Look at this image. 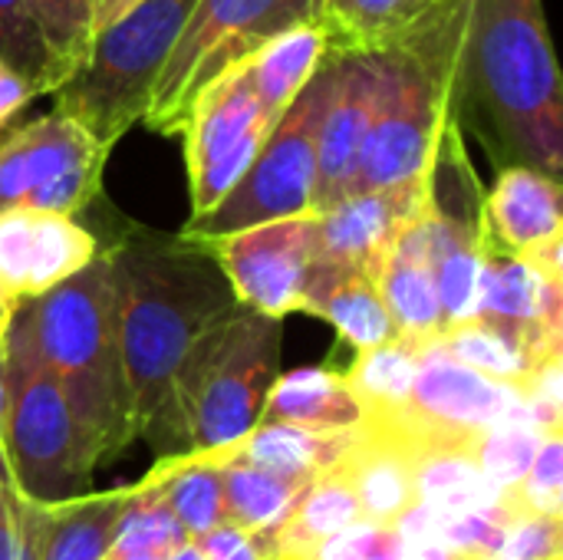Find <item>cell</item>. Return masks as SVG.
Listing matches in <instances>:
<instances>
[{
	"label": "cell",
	"instance_id": "23",
	"mask_svg": "<svg viewBox=\"0 0 563 560\" xmlns=\"http://www.w3.org/2000/svg\"><path fill=\"white\" fill-rule=\"evenodd\" d=\"M261 422H287L317 432L353 429L363 422V409L350 393L343 373L327 366H303L280 373L264 399Z\"/></svg>",
	"mask_w": 563,
	"mask_h": 560
},
{
	"label": "cell",
	"instance_id": "47",
	"mask_svg": "<svg viewBox=\"0 0 563 560\" xmlns=\"http://www.w3.org/2000/svg\"><path fill=\"white\" fill-rule=\"evenodd\" d=\"M16 304H20V300H13V297L7 294L3 281H0V333H3V327H7V320H10V314H13Z\"/></svg>",
	"mask_w": 563,
	"mask_h": 560
},
{
	"label": "cell",
	"instance_id": "33",
	"mask_svg": "<svg viewBox=\"0 0 563 560\" xmlns=\"http://www.w3.org/2000/svg\"><path fill=\"white\" fill-rule=\"evenodd\" d=\"M36 30L49 50L59 73V86L82 66L96 36V3L92 0H30Z\"/></svg>",
	"mask_w": 563,
	"mask_h": 560
},
{
	"label": "cell",
	"instance_id": "2",
	"mask_svg": "<svg viewBox=\"0 0 563 560\" xmlns=\"http://www.w3.org/2000/svg\"><path fill=\"white\" fill-rule=\"evenodd\" d=\"M452 116L498 162L561 178L563 92L544 0H468Z\"/></svg>",
	"mask_w": 563,
	"mask_h": 560
},
{
	"label": "cell",
	"instance_id": "6",
	"mask_svg": "<svg viewBox=\"0 0 563 560\" xmlns=\"http://www.w3.org/2000/svg\"><path fill=\"white\" fill-rule=\"evenodd\" d=\"M7 409L0 446L16 492L30 502L53 505L82 495L96 462L89 459L66 396L43 363L23 304L3 327Z\"/></svg>",
	"mask_w": 563,
	"mask_h": 560
},
{
	"label": "cell",
	"instance_id": "8",
	"mask_svg": "<svg viewBox=\"0 0 563 560\" xmlns=\"http://www.w3.org/2000/svg\"><path fill=\"white\" fill-rule=\"evenodd\" d=\"M317 13L320 0H198L155 79L142 122L158 135H181L205 89Z\"/></svg>",
	"mask_w": 563,
	"mask_h": 560
},
{
	"label": "cell",
	"instance_id": "15",
	"mask_svg": "<svg viewBox=\"0 0 563 560\" xmlns=\"http://www.w3.org/2000/svg\"><path fill=\"white\" fill-rule=\"evenodd\" d=\"M327 56H330V89L317 125L313 211H323L350 195L360 149L376 119L379 89H383V63L376 53L327 50Z\"/></svg>",
	"mask_w": 563,
	"mask_h": 560
},
{
	"label": "cell",
	"instance_id": "32",
	"mask_svg": "<svg viewBox=\"0 0 563 560\" xmlns=\"http://www.w3.org/2000/svg\"><path fill=\"white\" fill-rule=\"evenodd\" d=\"M432 343L442 353H449L452 360H459L498 383H511V386H518L525 380V373L538 363L531 356V350L525 343H518L508 330L485 323L478 317L445 327Z\"/></svg>",
	"mask_w": 563,
	"mask_h": 560
},
{
	"label": "cell",
	"instance_id": "3",
	"mask_svg": "<svg viewBox=\"0 0 563 560\" xmlns=\"http://www.w3.org/2000/svg\"><path fill=\"white\" fill-rule=\"evenodd\" d=\"M280 343L284 317L238 304L195 340L139 439L152 446L155 459H165L224 449L247 436L280 376Z\"/></svg>",
	"mask_w": 563,
	"mask_h": 560
},
{
	"label": "cell",
	"instance_id": "26",
	"mask_svg": "<svg viewBox=\"0 0 563 560\" xmlns=\"http://www.w3.org/2000/svg\"><path fill=\"white\" fill-rule=\"evenodd\" d=\"M132 485L109 492H82L49 505L40 560H102L115 541Z\"/></svg>",
	"mask_w": 563,
	"mask_h": 560
},
{
	"label": "cell",
	"instance_id": "9",
	"mask_svg": "<svg viewBox=\"0 0 563 560\" xmlns=\"http://www.w3.org/2000/svg\"><path fill=\"white\" fill-rule=\"evenodd\" d=\"M330 89V56L317 76L294 96L284 116L267 132L238 185L201 218H188L181 234L208 241L244 231L264 221H280L313 211L317 188V125Z\"/></svg>",
	"mask_w": 563,
	"mask_h": 560
},
{
	"label": "cell",
	"instance_id": "34",
	"mask_svg": "<svg viewBox=\"0 0 563 560\" xmlns=\"http://www.w3.org/2000/svg\"><path fill=\"white\" fill-rule=\"evenodd\" d=\"M185 541H191L188 531L181 528V521L175 518L168 502L155 492V485L148 479L135 482L112 545L139 548V551H155V554L168 558Z\"/></svg>",
	"mask_w": 563,
	"mask_h": 560
},
{
	"label": "cell",
	"instance_id": "45",
	"mask_svg": "<svg viewBox=\"0 0 563 560\" xmlns=\"http://www.w3.org/2000/svg\"><path fill=\"white\" fill-rule=\"evenodd\" d=\"M102 560H165L155 551H139V548H122V545H109V551L102 554Z\"/></svg>",
	"mask_w": 563,
	"mask_h": 560
},
{
	"label": "cell",
	"instance_id": "30",
	"mask_svg": "<svg viewBox=\"0 0 563 560\" xmlns=\"http://www.w3.org/2000/svg\"><path fill=\"white\" fill-rule=\"evenodd\" d=\"M419 356L422 343L406 337H396L369 350H356V360L350 363L343 380L356 396L363 416L396 413L409 399V389L419 373Z\"/></svg>",
	"mask_w": 563,
	"mask_h": 560
},
{
	"label": "cell",
	"instance_id": "24",
	"mask_svg": "<svg viewBox=\"0 0 563 560\" xmlns=\"http://www.w3.org/2000/svg\"><path fill=\"white\" fill-rule=\"evenodd\" d=\"M327 50H330L327 30L320 17H313L284 30L251 63H244L251 89L271 122H277L284 109L294 102V96L317 76V69L327 59Z\"/></svg>",
	"mask_w": 563,
	"mask_h": 560
},
{
	"label": "cell",
	"instance_id": "44",
	"mask_svg": "<svg viewBox=\"0 0 563 560\" xmlns=\"http://www.w3.org/2000/svg\"><path fill=\"white\" fill-rule=\"evenodd\" d=\"M96 3V33L106 26V23H112L119 13H125L135 0H92Z\"/></svg>",
	"mask_w": 563,
	"mask_h": 560
},
{
	"label": "cell",
	"instance_id": "50",
	"mask_svg": "<svg viewBox=\"0 0 563 560\" xmlns=\"http://www.w3.org/2000/svg\"><path fill=\"white\" fill-rule=\"evenodd\" d=\"M0 340H3V333H0Z\"/></svg>",
	"mask_w": 563,
	"mask_h": 560
},
{
	"label": "cell",
	"instance_id": "28",
	"mask_svg": "<svg viewBox=\"0 0 563 560\" xmlns=\"http://www.w3.org/2000/svg\"><path fill=\"white\" fill-rule=\"evenodd\" d=\"M155 492L168 502L188 538H201L224 521L221 505V472L211 459L188 452V455H165L155 459V469L145 475Z\"/></svg>",
	"mask_w": 563,
	"mask_h": 560
},
{
	"label": "cell",
	"instance_id": "38",
	"mask_svg": "<svg viewBox=\"0 0 563 560\" xmlns=\"http://www.w3.org/2000/svg\"><path fill=\"white\" fill-rule=\"evenodd\" d=\"M49 505L30 502L0 482V560H40Z\"/></svg>",
	"mask_w": 563,
	"mask_h": 560
},
{
	"label": "cell",
	"instance_id": "11",
	"mask_svg": "<svg viewBox=\"0 0 563 560\" xmlns=\"http://www.w3.org/2000/svg\"><path fill=\"white\" fill-rule=\"evenodd\" d=\"M432 274L445 327L475 317L485 261V188L465 155L462 122L449 119L426 172Z\"/></svg>",
	"mask_w": 563,
	"mask_h": 560
},
{
	"label": "cell",
	"instance_id": "31",
	"mask_svg": "<svg viewBox=\"0 0 563 560\" xmlns=\"http://www.w3.org/2000/svg\"><path fill=\"white\" fill-rule=\"evenodd\" d=\"M99 254V241L73 215H33V254L23 297H36L79 274Z\"/></svg>",
	"mask_w": 563,
	"mask_h": 560
},
{
	"label": "cell",
	"instance_id": "46",
	"mask_svg": "<svg viewBox=\"0 0 563 560\" xmlns=\"http://www.w3.org/2000/svg\"><path fill=\"white\" fill-rule=\"evenodd\" d=\"M165 560H208V558H205V551H201L195 541H185L181 548H175V551H172Z\"/></svg>",
	"mask_w": 563,
	"mask_h": 560
},
{
	"label": "cell",
	"instance_id": "1",
	"mask_svg": "<svg viewBox=\"0 0 563 560\" xmlns=\"http://www.w3.org/2000/svg\"><path fill=\"white\" fill-rule=\"evenodd\" d=\"M115 340L129 389L135 439L162 409L195 340L238 307L211 254L188 234L132 228L106 248Z\"/></svg>",
	"mask_w": 563,
	"mask_h": 560
},
{
	"label": "cell",
	"instance_id": "43",
	"mask_svg": "<svg viewBox=\"0 0 563 560\" xmlns=\"http://www.w3.org/2000/svg\"><path fill=\"white\" fill-rule=\"evenodd\" d=\"M396 560H465L439 541H406Z\"/></svg>",
	"mask_w": 563,
	"mask_h": 560
},
{
	"label": "cell",
	"instance_id": "27",
	"mask_svg": "<svg viewBox=\"0 0 563 560\" xmlns=\"http://www.w3.org/2000/svg\"><path fill=\"white\" fill-rule=\"evenodd\" d=\"M435 0H320L330 50L376 53L412 30Z\"/></svg>",
	"mask_w": 563,
	"mask_h": 560
},
{
	"label": "cell",
	"instance_id": "10",
	"mask_svg": "<svg viewBox=\"0 0 563 560\" xmlns=\"http://www.w3.org/2000/svg\"><path fill=\"white\" fill-rule=\"evenodd\" d=\"M508 419L534 422L521 393L511 383H498L452 360L435 343H422L419 373L409 389V399L396 413L363 416L366 426L389 432L412 452H422L432 446L478 442L485 429L508 422Z\"/></svg>",
	"mask_w": 563,
	"mask_h": 560
},
{
	"label": "cell",
	"instance_id": "21",
	"mask_svg": "<svg viewBox=\"0 0 563 560\" xmlns=\"http://www.w3.org/2000/svg\"><path fill=\"white\" fill-rule=\"evenodd\" d=\"M376 287L399 337L416 343H432L445 330L435 274H432V238H429L426 211L393 244L389 257L376 274Z\"/></svg>",
	"mask_w": 563,
	"mask_h": 560
},
{
	"label": "cell",
	"instance_id": "48",
	"mask_svg": "<svg viewBox=\"0 0 563 560\" xmlns=\"http://www.w3.org/2000/svg\"><path fill=\"white\" fill-rule=\"evenodd\" d=\"M3 409H7V380H3V340H0V432H3Z\"/></svg>",
	"mask_w": 563,
	"mask_h": 560
},
{
	"label": "cell",
	"instance_id": "41",
	"mask_svg": "<svg viewBox=\"0 0 563 560\" xmlns=\"http://www.w3.org/2000/svg\"><path fill=\"white\" fill-rule=\"evenodd\" d=\"M195 545L205 551L208 560H271L267 558V545H264L261 535L241 531V528H234L228 521H221L208 535L195 538Z\"/></svg>",
	"mask_w": 563,
	"mask_h": 560
},
{
	"label": "cell",
	"instance_id": "20",
	"mask_svg": "<svg viewBox=\"0 0 563 560\" xmlns=\"http://www.w3.org/2000/svg\"><path fill=\"white\" fill-rule=\"evenodd\" d=\"M300 314L327 320L353 350H369L399 337L376 281L356 267L323 257L310 261Z\"/></svg>",
	"mask_w": 563,
	"mask_h": 560
},
{
	"label": "cell",
	"instance_id": "14",
	"mask_svg": "<svg viewBox=\"0 0 563 560\" xmlns=\"http://www.w3.org/2000/svg\"><path fill=\"white\" fill-rule=\"evenodd\" d=\"M205 244L218 257L238 304L271 317L300 314L303 281L313 261L310 215L264 221L244 231L208 238Z\"/></svg>",
	"mask_w": 563,
	"mask_h": 560
},
{
	"label": "cell",
	"instance_id": "37",
	"mask_svg": "<svg viewBox=\"0 0 563 560\" xmlns=\"http://www.w3.org/2000/svg\"><path fill=\"white\" fill-rule=\"evenodd\" d=\"M505 505L515 515H551L563 518V439L561 432H548L534 462L521 475L515 488L501 492Z\"/></svg>",
	"mask_w": 563,
	"mask_h": 560
},
{
	"label": "cell",
	"instance_id": "4",
	"mask_svg": "<svg viewBox=\"0 0 563 560\" xmlns=\"http://www.w3.org/2000/svg\"><path fill=\"white\" fill-rule=\"evenodd\" d=\"M36 350L56 376L89 459L99 465L132 439L129 389L115 340L109 261L99 251L79 274L20 300Z\"/></svg>",
	"mask_w": 563,
	"mask_h": 560
},
{
	"label": "cell",
	"instance_id": "12",
	"mask_svg": "<svg viewBox=\"0 0 563 560\" xmlns=\"http://www.w3.org/2000/svg\"><path fill=\"white\" fill-rule=\"evenodd\" d=\"M112 149L73 116L53 109L0 139V215H76L96 201Z\"/></svg>",
	"mask_w": 563,
	"mask_h": 560
},
{
	"label": "cell",
	"instance_id": "18",
	"mask_svg": "<svg viewBox=\"0 0 563 560\" xmlns=\"http://www.w3.org/2000/svg\"><path fill=\"white\" fill-rule=\"evenodd\" d=\"M485 241L521 257L563 241L561 178L531 165H501L485 191Z\"/></svg>",
	"mask_w": 563,
	"mask_h": 560
},
{
	"label": "cell",
	"instance_id": "7",
	"mask_svg": "<svg viewBox=\"0 0 563 560\" xmlns=\"http://www.w3.org/2000/svg\"><path fill=\"white\" fill-rule=\"evenodd\" d=\"M195 7L198 0H135L92 36L82 66L53 89V109L73 116L99 145L115 149L142 122L155 79Z\"/></svg>",
	"mask_w": 563,
	"mask_h": 560
},
{
	"label": "cell",
	"instance_id": "49",
	"mask_svg": "<svg viewBox=\"0 0 563 560\" xmlns=\"http://www.w3.org/2000/svg\"><path fill=\"white\" fill-rule=\"evenodd\" d=\"M0 482H3V485H13L10 469H7V455H3V446H0Z\"/></svg>",
	"mask_w": 563,
	"mask_h": 560
},
{
	"label": "cell",
	"instance_id": "5",
	"mask_svg": "<svg viewBox=\"0 0 563 560\" xmlns=\"http://www.w3.org/2000/svg\"><path fill=\"white\" fill-rule=\"evenodd\" d=\"M468 0H435L426 17L386 50L379 109L360 149L353 191L386 188L429 168L452 119V92Z\"/></svg>",
	"mask_w": 563,
	"mask_h": 560
},
{
	"label": "cell",
	"instance_id": "19",
	"mask_svg": "<svg viewBox=\"0 0 563 560\" xmlns=\"http://www.w3.org/2000/svg\"><path fill=\"white\" fill-rule=\"evenodd\" d=\"M333 469L346 479L363 518L373 525L396 528L416 505V452L376 426L360 422Z\"/></svg>",
	"mask_w": 563,
	"mask_h": 560
},
{
	"label": "cell",
	"instance_id": "42",
	"mask_svg": "<svg viewBox=\"0 0 563 560\" xmlns=\"http://www.w3.org/2000/svg\"><path fill=\"white\" fill-rule=\"evenodd\" d=\"M36 96H43V89H40L26 73H20L16 66H10V63L0 59V139L13 129L16 116H20Z\"/></svg>",
	"mask_w": 563,
	"mask_h": 560
},
{
	"label": "cell",
	"instance_id": "35",
	"mask_svg": "<svg viewBox=\"0 0 563 560\" xmlns=\"http://www.w3.org/2000/svg\"><path fill=\"white\" fill-rule=\"evenodd\" d=\"M544 429L525 419H508L498 422L492 429H485L475 442V462L482 469V475L495 485V488H515L521 482V475L528 472V465L534 462L541 442H544Z\"/></svg>",
	"mask_w": 563,
	"mask_h": 560
},
{
	"label": "cell",
	"instance_id": "25",
	"mask_svg": "<svg viewBox=\"0 0 563 560\" xmlns=\"http://www.w3.org/2000/svg\"><path fill=\"white\" fill-rule=\"evenodd\" d=\"M356 521H366L360 512V502L353 488L346 485V479L330 465L297 495L287 518L271 535H261V538L267 545V558L290 560Z\"/></svg>",
	"mask_w": 563,
	"mask_h": 560
},
{
	"label": "cell",
	"instance_id": "40",
	"mask_svg": "<svg viewBox=\"0 0 563 560\" xmlns=\"http://www.w3.org/2000/svg\"><path fill=\"white\" fill-rule=\"evenodd\" d=\"M33 254V211H3L0 215V281L13 300H23L26 271Z\"/></svg>",
	"mask_w": 563,
	"mask_h": 560
},
{
	"label": "cell",
	"instance_id": "17",
	"mask_svg": "<svg viewBox=\"0 0 563 560\" xmlns=\"http://www.w3.org/2000/svg\"><path fill=\"white\" fill-rule=\"evenodd\" d=\"M475 317L508 330L534 360L561 356L563 277H548L521 254L485 248Z\"/></svg>",
	"mask_w": 563,
	"mask_h": 560
},
{
	"label": "cell",
	"instance_id": "36",
	"mask_svg": "<svg viewBox=\"0 0 563 560\" xmlns=\"http://www.w3.org/2000/svg\"><path fill=\"white\" fill-rule=\"evenodd\" d=\"M0 59L26 73L43 92L59 86V73L36 30L30 0H0Z\"/></svg>",
	"mask_w": 563,
	"mask_h": 560
},
{
	"label": "cell",
	"instance_id": "39",
	"mask_svg": "<svg viewBox=\"0 0 563 560\" xmlns=\"http://www.w3.org/2000/svg\"><path fill=\"white\" fill-rule=\"evenodd\" d=\"M563 518L515 515L488 560H561Z\"/></svg>",
	"mask_w": 563,
	"mask_h": 560
},
{
	"label": "cell",
	"instance_id": "13",
	"mask_svg": "<svg viewBox=\"0 0 563 560\" xmlns=\"http://www.w3.org/2000/svg\"><path fill=\"white\" fill-rule=\"evenodd\" d=\"M271 129L274 122L264 116L244 66L198 96L178 135L188 165V218L208 215L238 185Z\"/></svg>",
	"mask_w": 563,
	"mask_h": 560
},
{
	"label": "cell",
	"instance_id": "22",
	"mask_svg": "<svg viewBox=\"0 0 563 560\" xmlns=\"http://www.w3.org/2000/svg\"><path fill=\"white\" fill-rule=\"evenodd\" d=\"M353 429L317 432V429H300V426H287V422H257L238 442H231L224 449L201 452V455L234 459V462L264 469L271 475H280L294 485H310L320 472L336 465V459L346 452V446L353 439Z\"/></svg>",
	"mask_w": 563,
	"mask_h": 560
},
{
	"label": "cell",
	"instance_id": "16",
	"mask_svg": "<svg viewBox=\"0 0 563 560\" xmlns=\"http://www.w3.org/2000/svg\"><path fill=\"white\" fill-rule=\"evenodd\" d=\"M426 172L386 188L353 191L336 205L313 211V257L356 267L376 281L399 234L426 211Z\"/></svg>",
	"mask_w": 563,
	"mask_h": 560
},
{
	"label": "cell",
	"instance_id": "29",
	"mask_svg": "<svg viewBox=\"0 0 563 560\" xmlns=\"http://www.w3.org/2000/svg\"><path fill=\"white\" fill-rule=\"evenodd\" d=\"M211 462L221 472L224 521L251 535H271L287 518L297 495L307 488V485H294L280 475H271L264 469H254L234 459H211Z\"/></svg>",
	"mask_w": 563,
	"mask_h": 560
}]
</instances>
